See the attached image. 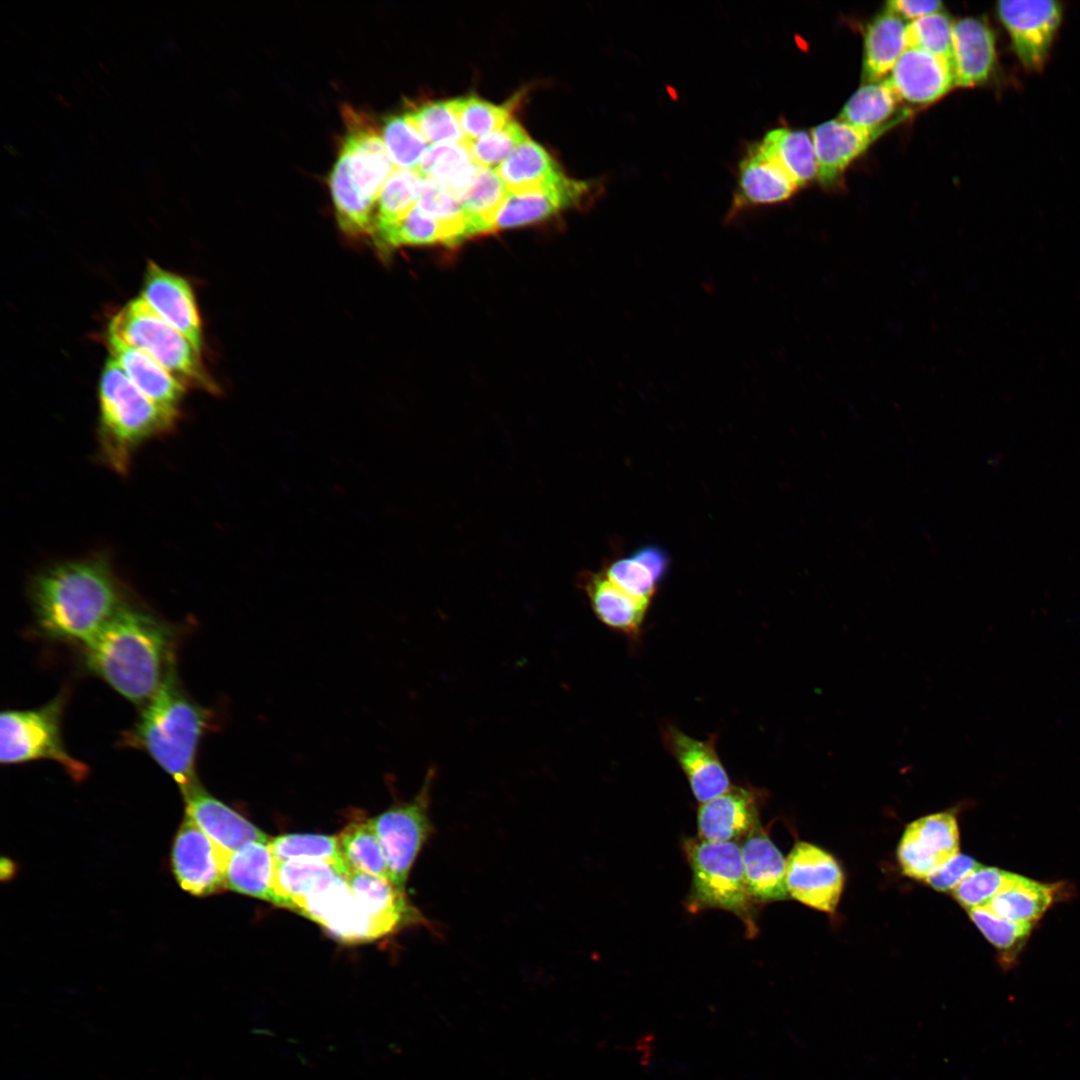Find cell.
Masks as SVG:
<instances>
[{
	"mask_svg": "<svg viewBox=\"0 0 1080 1080\" xmlns=\"http://www.w3.org/2000/svg\"><path fill=\"white\" fill-rule=\"evenodd\" d=\"M30 594L45 636L83 645L125 606L110 566L99 558L66 561L44 570L33 580Z\"/></svg>",
	"mask_w": 1080,
	"mask_h": 1080,
	"instance_id": "obj_1",
	"label": "cell"
},
{
	"mask_svg": "<svg viewBox=\"0 0 1080 1080\" xmlns=\"http://www.w3.org/2000/svg\"><path fill=\"white\" fill-rule=\"evenodd\" d=\"M169 627L125 605L84 644L86 667L129 701L145 705L174 663Z\"/></svg>",
	"mask_w": 1080,
	"mask_h": 1080,
	"instance_id": "obj_2",
	"label": "cell"
},
{
	"mask_svg": "<svg viewBox=\"0 0 1080 1080\" xmlns=\"http://www.w3.org/2000/svg\"><path fill=\"white\" fill-rule=\"evenodd\" d=\"M212 721V712L185 692L173 663L135 725L123 736L122 743L146 752L173 778L184 795L199 784L198 748Z\"/></svg>",
	"mask_w": 1080,
	"mask_h": 1080,
	"instance_id": "obj_3",
	"label": "cell"
},
{
	"mask_svg": "<svg viewBox=\"0 0 1080 1080\" xmlns=\"http://www.w3.org/2000/svg\"><path fill=\"white\" fill-rule=\"evenodd\" d=\"M100 455L115 472L125 473L136 449L144 441L167 433L177 422L144 395L112 358L99 383Z\"/></svg>",
	"mask_w": 1080,
	"mask_h": 1080,
	"instance_id": "obj_4",
	"label": "cell"
},
{
	"mask_svg": "<svg viewBox=\"0 0 1080 1080\" xmlns=\"http://www.w3.org/2000/svg\"><path fill=\"white\" fill-rule=\"evenodd\" d=\"M108 335L148 355L185 388L216 390L200 351L142 297L130 301L112 317Z\"/></svg>",
	"mask_w": 1080,
	"mask_h": 1080,
	"instance_id": "obj_5",
	"label": "cell"
},
{
	"mask_svg": "<svg viewBox=\"0 0 1080 1080\" xmlns=\"http://www.w3.org/2000/svg\"><path fill=\"white\" fill-rule=\"evenodd\" d=\"M684 851L692 870L688 908L698 911L720 908L737 915L750 935L757 928L752 917L756 902L746 883L741 848L735 842L688 839Z\"/></svg>",
	"mask_w": 1080,
	"mask_h": 1080,
	"instance_id": "obj_6",
	"label": "cell"
},
{
	"mask_svg": "<svg viewBox=\"0 0 1080 1080\" xmlns=\"http://www.w3.org/2000/svg\"><path fill=\"white\" fill-rule=\"evenodd\" d=\"M64 695L29 710H6L0 717V761L18 764L50 760L59 764L74 780L82 781L88 767L72 757L62 737Z\"/></svg>",
	"mask_w": 1080,
	"mask_h": 1080,
	"instance_id": "obj_7",
	"label": "cell"
},
{
	"mask_svg": "<svg viewBox=\"0 0 1080 1080\" xmlns=\"http://www.w3.org/2000/svg\"><path fill=\"white\" fill-rule=\"evenodd\" d=\"M435 770L430 769L418 793L371 819L382 846L391 882L405 891L410 871L434 831L429 816Z\"/></svg>",
	"mask_w": 1080,
	"mask_h": 1080,
	"instance_id": "obj_8",
	"label": "cell"
},
{
	"mask_svg": "<svg viewBox=\"0 0 1080 1080\" xmlns=\"http://www.w3.org/2000/svg\"><path fill=\"white\" fill-rule=\"evenodd\" d=\"M291 910L321 925L345 943H361L392 933L360 904L347 880L337 876L296 900Z\"/></svg>",
	"mask_w": 1080,
	"mask_h": 1080,
	"instance_id": "obj_9",
	"label": "cell"
},
{
	"mask_svg": "<svg viewBox=\"0 0 1080 1080\" xmlns=\"http://www.w3.org/2000/svg\"><path fill=\"white\" fill-rule=\"evenodd\" d=\"M228 855L185 816L171 847L172 872L181 888L194 896L217 894L226 889Z\"/></svg>",
	"mask_w": 1080,
	"mask_h": 1080,
	"instance_id": "obj_10",
	"label": "cell"
},
{
	"mask_svg": "<svg viewBox=\"0 0 1080 1080\" xmlns=\"http://www.w3.org/2000/svg\"><path fill=\"white\" fill-rule=\"evenodd\" d=\"M996 11L1023 66L1032 71L1041 70L1062 20L1061 3L1052 0L1000 1Z\"/></svg>",
	"mask_w": 1080,
	"mask_h": 1080,
	"instance_id": "obj_11",
	"label": "cell"
},
{
	"mask_svg": "<svg viewBox=\"0 0 1080 1080\" xmlns=\"http://www.w3.org/2000/svg\"><path fill=\"white\" fill-rule=\"evenodd\" d=\"M959 840L958 823L951 811L916 819L905 828L897 849L903 873L926 880L959 853Z\"/></svg>",
	"mask_w": 1080,
	"mask_h": 1080,
	"instance_id": "obj_12",
	"label": "cell"
},
{
	"mask_svg": "<svg viewBox=\"0 0 1080 1080\" xmlns=\"http://www.w3.org/2000/svg\"><path fill=\"white\" fill-rule=\"evenodd\" d=\"M786 887L791 897L814 909L833 913L844 886L835 858L807 842H797L786 859Z\"/></svg>",
	"mask_w": 1080,
	"mask_h": 1080,
	"instance_id": "obj_13",
	"label": "cell"
},
{
	"mask_svg": "<svg viewBox=\"0 0 1080 1080\" xmlns=\"http://www.w3.org/2000/svg\"><path fill=\"white\" fill-rule=\"evenodd\" d=\"M661 738L685 774L698 802L705 803L730 789L728 773L716 749V735L699 740L673 724H665L661 728Z\"/></svg>",
	"mask_w": 1080,
	"mask_h": 1080,
	"instance_id": "obj_14",
	"label": "cell"
},
{
	"mask_svg": "<svg viewBox=\"0 0 1080 1080\" xmlns=\"http://www.w3.org/2000/svg\"><path fill=\"white\" fill-rule=\"evenodd\" d=\"M344 118L347 134L342 150L348 157L352 178L362 194L376 204L395 165L382 133L365 114L350 108L344 111Z\"/></svg>",
	"mask_w": 1080,
	"mask_h": 1080,
	"instance_id": "obj_15",
	"label": "cell"
},
{
	"mask_svg": "<svg viewBox=\"0 0 1080 1080\" xmlns=\"http://www.w3.org/2000/svg\"><path fill=\"white\" fill-rule=\"evenodd\" d=\"M141 297L201 352V321L193 290L186 279L150 261Z\"/></svg>",
	"mask_w": 1080,
	"mask_h": 1080,
	"instance_id": "obj_16",
	"label": "cell"
},
{
	"mask_svg": "<svg viewBox=\"0 0 1080 1080\" xmlns=\"http://www.w3.org/2000/svg\"><path fill=\"white\" fill-rule=\"evenodd\" d=\"M886 80L899 100L919 105L937 101L955 86L952 62L912 47L903 52Z\"/></svg>",
	"mask_w": 1080,
	"mask_h": 1080,
	"instance_id": "obj_17",
	"label": "cell"
},
{
	"mask_svg": "<svg viewBox=\"0 0 1080 1080\" xmlns=\"http://www.w3.org/2000/svg\"><path fill=\"white\" fill-rule=\"evenodd\" d=\"M760 790L731 786L720 796L701 803L697 813L699 839L733 842L759 824Z\"/></svg>",
	"mask_w": 1080,
	"mask_h": 1080,
	"instance_id": "obj_18",
	"label": "cell"
},
{
	"mask_svg": "<svg viewBox=\"0 0 1080 1080\" xmlns=\"http://www.w3.org/2000/svg\"><path fill=\"white\" fill-rule=\"evenodd\" d=\"M183 796L185 816L222 850L231 853L253 841H269L263 831L212 796L200 784Z\"/></svg>",
	"mask_w": 1080,
	"mask_h": 1080,
	"instance_id": "obj_19",
	"label": "cell"
},
{
	"mask_svg": "<svg viewBox=\"0 0 1080 1080\" xmlns=\"http://www.w3.org/2000/svg\"><path fill=\"white\" fill-rule=\"evenodd\" d=\"M594 184L567 178L563 183L541 189L508 193L494 224V231L541 221L563 208L585 201Z\"/></svg>",
	"mask_w": 1080,
	"mask_h": 1080,
	"instance_id": "obj_20",
	"label": "cell"
},
{
	"mask_svg": "<svg viewBox=\"0 0 1080 1080\" xmlns=\"http://www.w3.org/2000/svg\"><path fill=\"white\" fill-rule=\"evenodd\" d=\"M797 189L758 143L753 144L739 165L738 184L728 220L746 208L783 202Z\"/></svg>",
	"mask_w": 1080,
	"mask_h": 1080,
	"instance_id": "obj_21",
	"label": "cell"
},
{
	"mask_svg": "<svg viewBox=\"0 0 1080 1080\" xmlns=\"http://www.w3.org/2000/svg\"><path fill=\"white\" fill-rule=\"evenodd\" d=\"M996 58V39L988 23L975 17L954 22L952 62L955 86L973 87L989 80Z\"/></svg>",
	"mask_w": 1080,
	"mask_h": 1080,
	"instance_id": "obj_22",
	"label": "cell"
},
{
	"mask_svg": "<svg viewBox=\"0 0 1080 1080\" xmlns=\"http://www.w3.org/2000/svg\"><path fill=\"white\" fill-rule=\"evenodd\" d=\"M741 857L748 890L755 901L788 898L786 860L759 824L746 835Z\"/></svg>",
	"mask_w": 1080,
	"mask_h": 1080,
	"instance_id": "obj_23",
	"label": "cell"
},
{
	"mask_svg": "<svg viewBox=\"0 0 1080 1080\" xmlns=\"http://www.w3.org/2000/svg\"><path fill=\"white\" fill-rule=\"evenodd\" d=\"M881 133L856 128L840 119L829 120L811 130L817 160V178L832 186L850 163Z\"/></svg>",
	"mask_w": 1080,
	"mask_h": 1080,
	"instance_id": "obj_24",
	"label": "cell"
},
{
	"mask_svg": "<svg viewBox=\"0 0 1080 1080\" xmlns=\"http://www.w3.org/2000/svg\"><path fill=\"white\" fill-rule=\"evenodd\" d=\"M107 345L133 384L158 407L178 417L186 388L142 351L111 335H107Z\"/></svg>",
	"mask_w": 1080,
	"mask_h": 1080,
	"instance_id": "obj_25",
	"label": "cell"
},
{
	"mask_svg": "<svg viewBox=\"0 0 1080 1080\" xmlns=\"http://www.w3.org/2000/svg\"><path fill=\"white\" fill-rule=\"evenodd\" d=\"M346 880L363 908L392 933L406 926L426 924V918L405 891L391 881L359 871H351Z\"/></svg>",
	"mask_w": 1080,
	"mask_h": 1080,
	"instance_id": "obj_26",
	"label": "cell"
},
{
	"mask_svg": "<svg viewBox=\"0 0 1080 1080\" xmlns=\"http://www.w3.org/2000/svg\"><path fill=\"white\" fill-rule=\"evenodd\" d=\"M582 584L595 616L603 624L629 636L639 634L650 606L649 601L625 592L603 570L585 574Z\"/></svg>",
	"mask_w": 1080,
	"mask_h": 1080,
	"instance_id": "obj_27",
	"label": "cell"
},
{
	"mask_svg": "<svg viewBox=\"0 0 1080 1080\" xmlns=\"http://www.w3.org/2000/svg\"><path fill=\"white\" fill-rule=\"evenodd\" d=\"M269 841H253L229 853L225 882L229 890L277 905L274 893L276 860Z\"/></svg>",
	"mask_w": 1080,
	"mask_h": 1080,
	"instance_id": "obj_28",
	"label": "cell"
},
{
	"mask_svg": "<svg viewBox=\"0 0 1080 1080\" xmlns=\"http://www.w3.org/2000/svg\"><path fill=\"white\" fill-rule=\"evenodd\" d=\"M494 170L510 193L556 186L568 178L551 155L530 138Z\"/></svg>",
	"mask_w": 1080,
	"mask_h": 1080,
	"instance_id": "obj_29",
	"label": "cell"
},
{
	"mask_svg": "<svg viewBox=\"0 0 1080 1080\" xmlns=\"http://www.w3.org/2000/svg\"><path fill=\"white\" fill-rule=\"evenodd\" d=\"M907 25L885 10L867 25L864 33L863 78L877 82L892 70L907 49Z\"/></svg>",
	"mask_w": 1080,
	"mask_h": 1080,
	"instance_id": "obj_30",
	"label": "cell"
},
{
	"mask_svg": "<svg viewBox=\"0 0 1080 1080\" xmlns=\"http://www.w3.org/2000/svg\"><path fill=\"white\" fill-rule=\"evenodd\" d=\"M669 557L660 547L648 545L616 559L603 572L628 594L651 602L669 568Z\"/></svg>",
	"mask_w": 1080,
	"mask_h": 1080,
	"instance_id": "obj_31",
	"label": "cell"
},
{
	"mask_svg": "<svg viewBox=\"0 0 1080 1080\" xmlns=\"http://www.w3.org/2000/svg\"><path fill=\"white\" fill-rule=\"evenodd\" d=\"M758 145L797 188L817 177L816 154L808 132L776 128L767 132Z\"/></svg>",
	"mask_w": 1080,
	"mask_h": 1080,
	"instance_id": "obj_32",
	"label": "cell"
},
{
	"mask_svg": "<svg viewBox=\"0 0 1080 1080\" xmlns=\"http://www.w3.org/2000/svg\"><path fill=\"white\" fill-rule=\"evenodd\" d=\"M329 186L340 228L353 236L372 235L375 204L357 187L342 149L330 173Z\"/></svg>",
	"mask_w": 1080,
	"mask_h": 1080,
	"instance_id": "obj_33",
	"label": "cell"
},
{
	"mask_svg": "<svg viewBox=\"0 0 1080 1080\" xmlns=\"http://www.w3.org/2000/svg\"><path fill=\"white\" fill-rule=\"evenodd\" d=\"M479 167L466 143H443L427 147L415 171L422 178L440 183L459 200Z\"/></svg>",
	"mask_w": 1080,
	"mask_h": 1080,
	"instance_id": "obj_34",
	"label": "cell"
},
{
	"mask_svg": "<svg viewBox=\"0 0 1080 1080\" xmlns=\"http://www.w3.org/2000/svg\"><path fill=\"white\" fill-rule=\"evenodd\" d=\"M508 193L494 169L479 167L472 183L458 200L471 236L494 232L496 217Z\"/></svg>",
	"mask_w": 1080,
	"mask_h": 1080,
	"instance_id": "obj_35",
	"label": "cell"
},
{
	"mask_svg": "<svg viewBox=\"0 0 1080 1080\" xmlns=\"http://www.w3.org/2000/svg\"><path fill=\"white\" fill-rule=\"evenodd\" d=\"M899 101L886 79L866 83L849 98L839 119L864 131L882 133Z\"/></svg>",
	"mask_w": 1080,
	"mask_h": 1080,
	"instance_id": "obj_36",
	"label": "cell"
},
{
	"mask_svg": "<svg viewBox=\"0 0 1080 1080\" xmlns=\"http://www.w3.org/2000/svg\"><path fill=\"white\" fill-rule=\"evenodd\" d=\"M337 876H342L338 869L323 861L305 859L276 861L274 893L277 906L291 909L296 900Z\"/></svg>",
	"mask_w": 1080,
	"mask_h": 1080,
	"instance_id": "obj_37",
	"label": "cell"
},
{
	"mask_svg": "<svg viewBox=\"0 0 1080 1080\" xmlns=\"http://www.w3.org/2000/svg\"><path fill=\"white\" fill-rule=\"evenodd\" d=\"M1053 897L1050 886L1018 875L1008 888L994 896L985 907L1000 917L1032 923L1046 912Z\"/></svg>",
	"mask_w": 1080,
	"mask_h": 1080,
	"instance_id": "obj_38",
	"label": "cell"
},
{
	"mask_svg": "<svg viewBox=\"0 0 1080 1080\" xmlns=\"http://www.w3.org/2000/svg\"><path fill=\"white\" fill-rule=\"evenodd\" d=\"M337 839L341 855L351 871L391 881L387 861L371 819L350 823Z\"/></svg>",
	"mask_w": 1080,
	"mask_h": 1080,
	"instance_id": "obj_39",
	"label": "cell"
},
{
	"mask_svg": "<svg viewBox=\"0 0 1080 1080\" xmlns=\"http://www.w3.org/2000/svg\"><path fill=\"white\" fill-rule=\"evenodd\" d=\"M422 183L423 178L415 170L395 168L376 202L372 236L397 223L416 205Z\"/></svg>",
	"mask_w": 1080,
	"mask_h": 1080,
	"instance_id": "obj_40",
	"label": "cell"
},
{
	"mask_svg": "<svg viewBox=\"0 0 1080 1080\" xmlns=\"http://www.w3.org/2000/svg\"><path fill=\"white\" fill-rule=\"evenodd\" d=\"M416 205L440 224L443 244L452 247L471 237L460 202L440 183L423 178Z\"/></svg>",
	"mask_w": 1080,
	"mask_h": 1080,
	"instance_id": "obj_41",
	"label": "cell"
},
{
	"mask_svg": "<svg viewBox=\"0 0 1080 1080\" xmlns=\"http://www.w3.org/2000/svg\"><path fill=\"white\" fill-rule=\"evenodd\" d=\"M276 861L318 860L334 865L345 878L351 872L346 865L337 836L319 834H285L269 841Z\"/></svg>",
	"mask_w": 1080,
	"mask_h": 1080,
	"instance_id": "obj_42",
	"label": "cell"
},
{
	"mask_svg": "<svg viewBox=\"0 0 1080 1080\" xmlns=\"http://www.w3.org/2000/svg\"><path fill=\"white\" fill-rule=\"evenodd\" d=\"M455 115L466 141L481 138L508 123L515 101L495 105L477 96L455 98L447 101Z\"/></svg>",
	"mask_w": 1080,
	"mask_h": 1080,
	"instance_id": "obj_43",
	"label": "cell"
},
{
	"mask_svg": "<svg viewBox=\"0 0 1080 1080\" xmlns=\"http://www.w3.org/2000/svg\"><path fill=\"white\" fill-rule=\"evenodd\" d=\"M375 245L382 251L405 245L443 243L440 224L415 205L397 223L373 235Z\"/></svg>",
	"mask_w": 1080,
	"mask_h": 1080,
	"instance_id": "obj_44",
	"label": "cell"
},
{
	"mask_svg": "<svg viewBox=\"0 0 1080 1080\" xmlns=\"http://www.w3.org/2000/svg\"><path fill=\"white\" fill-rule=\"evenodd\" d=\"M409 123L430 145L465 143V135L447 101L415 105L405 112Z\"/></svg>",
	"mask_w": 1080,
	"mask_h": 1080,
	"instance_id": "obj_45",
	"label": "cell"
},
{
	"mask_svg": "<svg viewBox=\"0 0 1080 1080\" xmlns=\"http://www.w3.org/2000/svg\"><path fill=\"white\" fill-rule=\"evenodd\" d=\"M381 133L396 168L416 170L427 149V142L409 123L405 114L388 115L383 121Z\"/></svg>",
	"mask_w": 1080,
	"mask_h": 1080,
	"instance_id": "obj_46",
	"label": "cell"
},
{
	"mask_svg": "<svg viewBox=\"0 0 1080 1080\" xmlns=\"http://www.w3.org/2000/svg\"><path fill=\"white\" fill-rule=\"evenodd\" d=\"M953 27L954 22L942 11L914 20L907 25V47L917 48L952 62Z\"/></svg>",
	"mask_w": 1080,
	"mask_h": 1080,
	"instance_id": "obj_47",
	"label": "cell"
},
{
	"mask_svg": "<svg viewBox=\"0 0 1080 1080\" xmlns=\"http://www.w3.org/2000/svg\"><path fill=\"white\" fill-rule=\"evenodd\" d=\"M528 138L524 128L510 120L503 127L465 143L475 163L485 168H496Z\"/></svg>",
	"mask_w": 1080,
	"mask_h": 1080,
	"instance_id": "obj_48",
	"label": "cell"
},
{
	"mask_svg": "<svg viewBox=\"0 0 1080 1080\" xmlns=\"http://www.w3.org/2000/svg\"><path fill=\"white\" fill-rule=\"evenodd\" d=\"M1017 876L995 867L981 866L953 890V896L968 910L985 906L994 896L1008 888Z\"/></svg>",
	"mask_w": 1080,
	"mask_h": 1080,
	"instance_id": "obj_49",
	"label": "cell"
},
{
	"mask_svg": "<svg viewBox=\"0 0 1080 1080\" xmlns=\"http://www.w3.org/2000/svg\"><path fill=\"white\" fill-rule=\"evenodd\" d=\"M969 916L985 938L996 948L1012 953L1029 936L1032 923L1016 922L993 913L985 906L968 910Z\"/></svg>",
	"mask_w": 1080,
	"mask_h": 1080,
	"instance_id": "obj_50",
	"label": "cell"
},
{
	"mask_svg": "<svg viewBox=\"0 0 1080 1080\" xmlns=\"http://www.w3.org/2000/svg\"><path fill=\"white\" fill-rule=\"evenodd\" d=\"M981 866L973 858L958 853L931 873L925 881L937 891L948 892L954 890L968 875Z\"/></svg>",
	"mask_w": 1080,
	"mask_h": 1080,
	"instance_id": "obj_51",
	"label": "cell"
},
{
	"mask_svg": "<svg viewBox=\"0 0 1080 1080\" xmlns=\"http://www.w3.org/2000/svg\"><path fill=\"white\" fill-rule=\"evenodd\" d=\"M886 5V10L912 21L941 12L943 7L939 0H892Z\"/></svg>",
	"mask_w": 1080,
	"mask_h": 1080,
	"instance_id": "obj_52",
	"label": "cell"
}]
</instances>
